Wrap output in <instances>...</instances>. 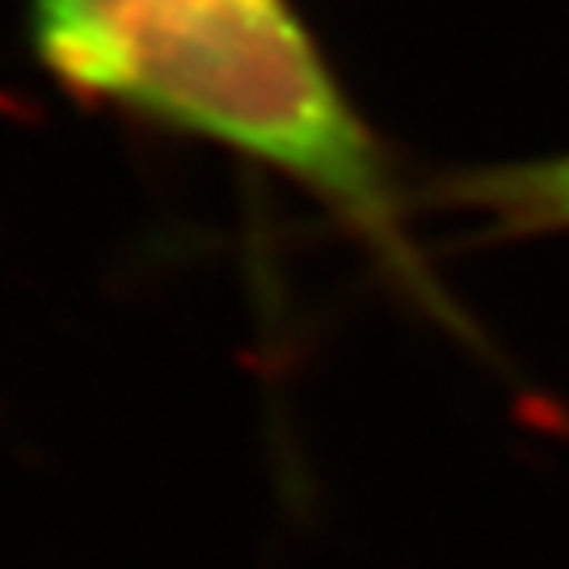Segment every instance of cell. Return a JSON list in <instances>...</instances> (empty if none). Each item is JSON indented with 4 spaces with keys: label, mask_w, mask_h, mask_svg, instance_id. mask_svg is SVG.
Instances as JSON below:
<instances>
[{
    "label": "cell",
    "mask_w": 569,
    "mask_h": 569,
    "mask_svg": "<svg viewBox=\"0 0 569 569\" xmlns=\"http://www.w3.org/2000/svg\"><path fill=\"white\" fill-rule=\"evenodd\" d=\"M34 47L68 89L296 178L422 279L380 148L283 0H34Z\"/></svg>",
    "instance_id": "6da1fadb"
},
{
    "label": "cell",
    "mask_w": 569,
    "mask_h": 569,
    "mask_svg": "<svg viewBox=\"0 0 569 569\" xmlns=\"http://www.w3.org/2000/svg\"><path fill=\"white\" fill-rule=\"evenodd\" d=\"M468 203L498 211L510 224L566 228L569 224V157L531 164H502L472 173L465 186Z\"/></svg>",
    "instance_id": "7a4b0ae2"
}]
</instances>
